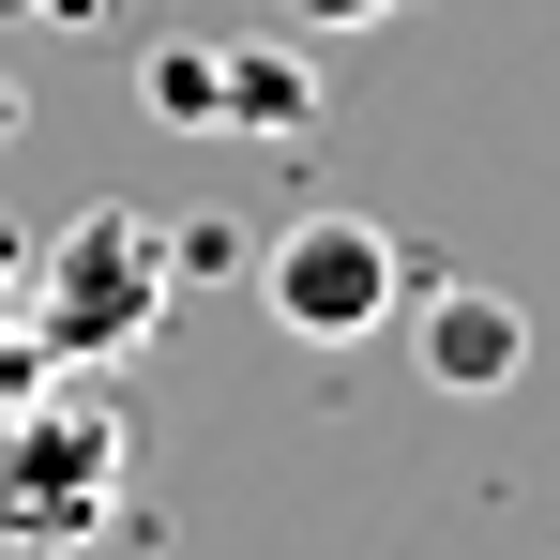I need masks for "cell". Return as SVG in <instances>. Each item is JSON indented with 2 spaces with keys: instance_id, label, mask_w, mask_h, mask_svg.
<instances>
[{
  "instance_id": "1",
  "label": "cell",
  "mask_w": 560,
  "mask_h": 560,
  "mask_svg": "<svg viewBox=\"0 0 560 560\" xmlns=\"http://www.w3.org/2000/svg\"><path fill=\"white\" fill-rule=\"evenodd\" d=\"M167 288H183V243H167L152 212H77V228L46 243V273H31V349L61 378H92V364H121V349H152Z\"/></svg>"
},
{
  "instance_id": "2",
  "label": "cell",
  "mask_w": 560,
  "mask_h": 560,
  "mask_svg": "<svg viewBox=\"0 0 560 560\" xmlns=\"http://www.w3.org/2000/svg\"><path fill=\"white\" fill-rule=\"evenodd\" d=\"M121 500V409L106 394H46L0 424V546H92Z\"/></svg>"
},
{
  "instance_id": "3",
  "label": "cell",
  "mask_w": 560,
  "mask_h": 560,
  "mask_svg": "<svg viewBox=\"0 0 560 560\" xmlns=\"http://www.w3.org/2000/svg\"><path fill=\"white\" fill-rule=\"evenodd\" d=\"M394 228H364V212H288L273 243H258V303H273L303 349H364L378 318H394Z\"/></svg>"
},
{
  "instance_id": "4",
  "label": "cell",
  "mask_w": 560,
  "mask_h": 560,
  "mask_svg": "<svg viewBox=\"0 0 560 560\" xmlns=\"http://www.w3.org/2000/svg\"><path fill=\"white\" fill-rule=\"evenodd\" d=\"M515 364H530V318L500 288H440L424 303V378L440 394H515Z\"/></svg>"
},
{
  "instance_id": "5",
  "label": "cell",
  "mask_w": 560,
  "mask_h": 560,
  "mask_svg": "<svg viewBox=\"0 0 560 560\" xmlns=\"http://www.w3.org/2000/svg\"><path fill=\"white\" fill-rule=\"evenodd\" d=\"M318 121V77L288 46H228V137H303Z\"/></svg>"
},
{
  "instance_id": "6",
  "label": "cell",
  "mask_w": 560,
  "mask_h": 560,
  "mask_svg": "<svg viewBox=\"0 0 560 560\" xmlns=\"http://www.w3.org/2000/svg\"><path fill=\"white\" fill-rule=\"evenodd\" d=\"M137 92H152L167 137H228V46H152V61H137Z\"/></svg>"
},
{
  "instance_id": "7",
  "label": "cell",
  "mask_w": 560,
  "mask_h": 560,
  "mask_svg": "<svg viewBox=\"0 0 560 560\" xmlns=\"http://www.w3.org/2000/svg\"><path fill=\"white\" fill-rule=\"evenodd\" d=\"M288 15H303V31H378L394 0H288Z\"/></svg>"
},
{
  "instance_id": "8",
  "label": "cell",
  "mask_w": 560,
  "mask_h": 560,
  "mask_svg": "<svg viewBox=\"0 0 560 560\" xmlns=\"http://www.w3.org/2000/svg\"><path fill=\"white\" fill-rule=\"evenodd\" d=\"M15 15H31V31H106L121 0H15Z\"/></svg>"
},
{
  "instance_id": "9",
  "label": "cell",
  "mask_w": 560,
  "mask_h": 560,
  "mask_svg": "<svg viewBox=\"0 0 560 560\" xmlns=\"http://www.w3.org/2000/svg\"><path fill=\"white\" fill-rule=\"evenodd\" d=\"M0 288H15V228H0Z\"/></svg>"
}]
</instances>
